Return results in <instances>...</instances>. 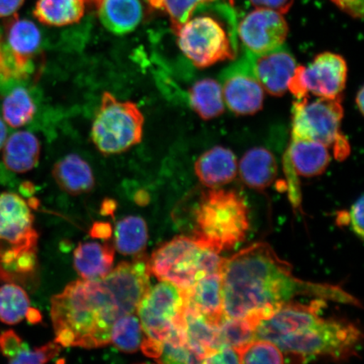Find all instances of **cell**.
<instances>
[{"label":"cell","mask_w":364,"mask_h":364,"mask_svg":"<svg viewBox=\"0 0 364 364\" xmlns=\"http://www.w3.org/2000/svg\"><path fill=\"white\" fill-rule=\"evenodd\" d=\"M221 277L225 316L245 318L256 327L299 296L360 306L356 298L338 286L296 277L290 264L267 243L253 244L224 259Z\"/></svg>","instance_id":"obj_1"},{"label":"cell","mask_w":364,"mask_h":364,"mask_svg":"<svg viewBox=\"0 0 364 364\" xmlns=\"http://www.w3.org/2000/svg\"><path fill=\"white\" fill-rule=\"evenodd\" d=\"M121 317L110 291L99 280H77L51 299L55 341L62 347L98 348L111 343L113 323Z\"/></svg>","instance_id":"obj_2"},{"label":"cell","mask_w":364,"mask_h":364,"mask_svg":"<svg viewBox=\"0 0 364 364\" xmlns=\"http://www.w3.org/2000/svg\"><path fill=\"white\" fill-rule=\"evenodd\" d=\"M192 238L218 254L247 237L250 222L245 199L235 191L212 188L195 210Z\"/></svg>","instance_id":"obj_3"},{"label":"cell","mask_w":364,"mask_h":364,"mask_svg":"<svg viewBox=\"0 0 364 364\" xmlns=\"http://www.w3.org/2000/svg\"><path fill=\"white\" fill-rule=\"evenodd\" d=\"M361 340V331L353 323L321 317L306 330L285 336L274 344L299 362L321 358L338 361L356 356Z\"/></svg>","instance_id":"obj_4"},{"label":"cell","mask_w":364,"mask_h":364,"mask_svg":"<svg viewBox=\"0 0 364 364\" xmlns=\"http://www.w3.org/2000/svg\"><path fill=\"white\" fill-rule=\"evenodd\" d=\"M223 262L218 253L192 237L177 236L154 250L149 267L159 281L169 282L184 292L202 277L221 272Z\"/></svg>","instance_id":"obj_5"},{"label":"cell","mask_w":364,"mask_h":364,"mask_svg":"<svg viewBox=\"0 0 364 364\" xmlns=\"http://www.w3.org/2000/svg\"><path fill=\"white\" fill-rule=\"evenodd\" d=\"M144 117L134 102L104 92L91 127V140L104 156L124 153L141 143Z\"/></svg>","instance_id":"obj_6"},{"label":"cell","mask_w":364,"mask_h":364,"mask_svg":"<svg viewBox=\"0 0 364 364\" xmlns=\"http://www.w3.org/2000/svg\"><path fill=\"white\" fill-rule=\"evenodd\" d=\"M175 33L181 51L196 67H210L235 58V36L212 16L191 17Z\"/></svg>","instance_id":"obj_7"},{"label":"cell","mask_w":364,"mask_h":364,"mask_svg":"<svg viewBox=\"0 0 364 364\" xmlns=\"http://www.w3.org/2000/svg\"><path fill=\"white\" fill-rule=\"evenodd\" d=\"M343 107L340 99L318 97L297 100L293 107L292 134L311 139L332 148L336 159L348 156V141L341 134Z\"/></svg>","instance_id":"obj_8"},{"label":"cell","mask_w":364,"mask_h":364,"mask_svg":"<svg viewBox=\"0 0 364 364\" xmlns=\"http://www.w3.org/2000/svg\"><path fill=\"white\" fill-rule=\"evenodd\" d=\"M183 294L169 282L150 287L136 309L145 338L164 343L182 321Z\"/></svg>","instance_id":"obj_9"},{"label":"cell","mask_w":364,"mask_h":364,"mask_svg":"<svg viewBox=\"0 0 364 364\" xmlns=\"http://www.w3.org/2000/svg\"><path fill=\"white\" fill-rule=\"evenodd\" d=\"M348 66L344 58L333 53H323L306 67L297 66L289 90L297 100L309 93L322 98H338L345 89Z\"/></svg>","instance_id":"obj_10"},{"label":"cell","mask_w":364,"mask_h":364,"mask_svg":"<svg viewBox=\"0 0 364 364\" xmlns=\"http://www.w3.org/2000/svg\"><path fill=\"white\" fill-rule=\"evenodd\" d=\"M149 258L144 255L124 262L102 279L112 293L121 316L135 314L139 304L150 289Z\"/></svg>","instance_id":"obj_11"},{"label":"cell","mask_w":364,"mask_h":364,"mask_svg":"<svg viewBox=\"0 0 364 364\" xmlns=\"http://www.w3.org/2000/svg\"><path fill=\"white\" fill-rule=\"evenodd\" d=\"M220 80L223 98L232 112L237 115H252L261 110L263 89L247 56L223 70Z\"/></svg>","instance_id":"obj_12"},{"label":"cell","mask_w":364,"mask_h":364,"mask_svg":"<svg viewBox=\"0 0 364 364\" xmlns=\"http://www.w3.org/2000/svg\"><path fill=\"white\" fill-rule=\"evenodd\" d=\"M289 26L283 14L257 8L248 14L238 26L239 38L245 52L262 54L284 45Z\"/></svg>","instance_id":"obj_13"},{"label":"cell","mask_w":364,"mask_h":364,"mask_svg":"<svg viewBox=\"0 0 364 364\" xmlns=\"http://www.w3.org/2000/svg\"><path fill=\"white\" fill-rule=\"evenodd\" d=\"M324 300L317 299L309 304L293 301L285 303L270 317L258 323L256 340H267L274 343L285 336L308 328L320 320Z\"/></svg>","instance_id":"obj_14"},{"label":"cell","mask_w":364,"mask_h":364,"mask_svg":"<svg viewBox=\"0 0 364 364\" xmlns=\"http://www.w3.org/2000/svg\"><path fill=\"white\" fill-rule=\"evenodd\" d=\"M284 161L289 194L294 196L300 192L297 176L314 177L321 175L329 166L331 154L326 145L292 134Z\"/></svg>","instance_id":"obj_15"},{"label":"cell","mask_w":364,"mask_h":364,"mask_svg":"<svg viewBox=\"0 0 364 364\" xmlns=\"http://www.w3.org/2000/svg\"><path fill=\"white\" fill-rule=\"evenodd\" d=\"M28 204L15 193L0 194V240L12 247L36 249L38 235Z\"/></svg>","instance_id":"obj_16"},{"label":"cell","mask_w":364,"mask_h":364,"mask_svg":"<svg viewBox=\"0 0 364 364\" xmlns=\"http://www.w3.org/2000/svg\"><path fill=\"white\" fill-rule=\"evenodd\" d=\"M245 55L248 58L254 75L263 90L275 97L286 93L297 63L284 45L265 53L245 52Z\"/></svg>","instance_id":"obj_17"},{"label":"cell","mask_w":364,"mask_h":364,"mask_svg":"<svg viewBox=\"0 0 364 364\" xmlns=\"http://www.w3.org/2000/svg\"><path fill=\"white\" fill-rule=\"evenodd\" d=\"M7 48L17 75L27 71L31 57L38 52L42 35L33 21L11 16L6 23Z\"/></svg>","instance_id":"obj_18"},{"label":"cell","mask_w":364,"mask_h":364,"mask_svg":"<svg viewBox=\"0 0 364 364\" xmlns=\"http://www.w3.org/2000/svg\"><path fill=\"white\" fill-rule=\"evenodd\" d=\"M182 324L186 344L203 359V363L205 359L224 346L218 326L186 303L182 313Z\"/></svg>","instance_id":"obj_19"},{"label":"cell","mask_w":364,"mask_h":364,"mask_svg":"<svg viewBox=\"0 0 364 364\" xmlns=\"http://www.w3.org/2000/svg\"><path fill=\"white\" fill-rule=\"evenodd\" d=\"M182 294L185 303L201 313L213 324L218 326L224 320L221 272L202 277L192 288Z\"/></svg>","instance_id":"obj_20"},{"label":"cell","mask_w":364,"mask_h":364,"mask_svg":"<svg viewBox=\"0 0 364 364\" xmlns=\"http://www.w3.org/2000/svg\"><path fill=\"white\" fill-rule=\"evenodd\" d=\"M237 161L230 149L217 146L203 153L195 163L196 175L204 186L218 188L235 179Z\"/></svg>","instance_id":"obj_21"},{"label":"cell","mask_w":364,"mask_h":364,"mask_svg":"<svg viewBox=\"0 0 364 364\" xmlns=\"http://www.w3.org/2000/svg\"><path fill=\"white\" fill-rule=\"evenodd\" d=\"M97 6L100 21L114 34L132 33L143 19L140 0H101Z\"/></svg>","instance_id":"obj_22"},{"label":"cell","mask_w":364,"mask_h":364,"mask_svg":"<svg viewBox=\"0 0 364 364\" xmlns=\"http://www.w3.org/2000/svg\"><path fill=\"white\" fill-rule=\"evenodd\" d=\"M53 176L63 191L72 196L88 193L95 186V177L89 164L78 154H70L53 166Z\"/></svg>","instance_id":"obj_23"},{"label":"cell","mask_w":364,"mask_h":364,"mask_svg":"<svg viewBox=\"0 0 364 364\" xmlns=\"http://www.w3.org/2000/svg\"><path fill=\"white\" fill-rule=\"evenodd\" d=\"M114 257L115 248L112 245L86 242L75 249L74 265L82 279L99 280L112 271Z\"/></svg>","instance_id":"obj_24"},{"label":"cell","mask_w":364,"mask_h":364,"mask_svg":"<svg viewBox=\"0 0 364 364\" xmlns=\"http://www.w3.org/2000/svg\"><path fill=\"white\" fill-rule=\"evenodd\" d=\"M3 161L7 169L16 173L30 171L38 166L41 145L38 138L30 132L13 134L4 145Z\"/></svg>","instance_id":"obj_25"},{"label":"cell","mask_w":364,"mask_h":364,"mask_svg":"<svg viewBox=\"0 0 364 364\" xmlns=\"http://www.w3.org/2000/svg\"><path fill=\"white\" fill-rule=\"evenodd\" d=\"M239 171L241 179L249 188L258 191L266 189L277 176L276 159L267 149L254 148L241 159Z\"/></svg>","instance_id":"obj_26"},{"label":"cell","mask_w":364,"mask_h":364,"mask_svg":"<svg viewBox=\"0 0 364 364\" xmlns=\"http://www.w3.org/2000/svg\"><path fill=\"white\" fill-rule=\"evenodd\" d=\"M85 0H38L33 15L48 26L62 27L78 23L85 15Z\"/></svg>","instance_id":"obj_27"},{"label":"cell","mask_w":364,"mask_h":364,"mask_svg":"<svg viewBox=\"0 0 364 364\" xmlns=\"http://www.w3.org/2000/svg\"><path fill=\"white\" fill-rule=\"evenodd\" d=\"M189 102L194 112L204 120L220 116L225 107L220 85L212 79L196 82L189 90Z\"/></svg>","instance_id":"obj_28"},{"label":"cell","mask_w":364,"mask_h":364,"mask_svg":"<svg viewBox=\"0 0 364 364\" xmlns=\"http://www.w3.org/2000/svg\"><path fill=\"white\" fill-rule=\"evenodd\" d=\"M148 238V227L143 218L126 217L116 225L115 249L124 256L142 255Z\"/></svg>","instance_id":"obj_29"},{"label":"cell","mask_w":364,"mask_h":364,"mask_svg":"<svg viewBox=\"0 0 364 364\" xmlns=\"http://www.w3.org/2000/svg\"><path fill=\"white\" fill-rule=\"evenodd\" d=\"M144 333L138 316L135 314L122 316L113 323L111 343L126 353L138 352L143 343Z\"/></svg>","instance_id":"obj_30"},{"label":"cell","mask_w":364,"mask_h":364,"mask_svg":"<svg viewBox=\"0 0 364 364\" xmlns=\"http://www.w3.org/2000/svg\"><path fill=\"white\" fill-rule=\"evenodd\" d=\"M33 98L26 89L19 87L12 90L3 102V118L6 124L18 129L28 124L36 113Z\"/></svg>","instance_id":"obj_31"},{"label":"cell","mask_w":364,"mask_h":364,"mask_svg":"<svg viewBox=\"0 0 364 364\" xmlns=\"http://www.w3.org/2000/svg\"><path fill=\"white\" fill-rule=\"evenodd\" d=\"M30 308L28 295L21 287L9 284L0 288V321L16 325L26 316Z\"/></svg>","instance_id":"obj_32"},{"label":"cell","mask_w":364,"mask_h":364,"mask_svg":"<svg viewBox=\"0 0 364 364\" xmlns=\"http://www.w3.org/2000/svg\"><path fill=\"white\" fill-rule=\"evenodd\" d=\"M218 331L222 344L237 350L256 340V326L245 318L225 317Z\"/></svg>","instance_id":"obj_33"},{"label":"cell","mask_w":364,"mask_h":364,"mask_svg":"<svg viewBox=\"0 0 364 364\" xmlns=\"http://www.w3.org/2000/svg\"><path fill=\"white\" fill-rule=\"evenodd\" d=\"M212 1L215 0H148L154 10L167 14L174 33L193 16L200 4ZM229 1L233 4V0Z\"/></svg>","instance_id":"obj_34"},{"label":"cell","mask_w":364,"mask_h":364,"mask_svg":"<svg viewBox=\"0 0 364 364\" xmlns=\"http://www.w3.org/2000/svg\"><path fill=\"white\" fill-rule=\"evenodd\" d=\"M240 363H283L284 355L270 341L255 340L239 350Z\"/></svg>","instance_id":"obj_35"},{"label":"cell","mask_w":364,"mask_h":364,"mask_svg":"<svg viewBox=\"0 0 364 364\" xmlns=\"http://www.w3.org/2000/svg\"><path fill=\"white\" fill-rule=\"evenodd\" d=\"M156 361L161 363H203V359L193 352L182 338L164 341L161 356Z\"/></svg>","instance_id":"obj_36"},{"label":"cell","mask_w":364,"mask_h":364,"mask_svg":"<svg viewBox=\"0 0 364 364\" xmlns=\"http://www.w3.org/2000/svg\"><path fill=\"white\" fill-rule=\"evenodd\" d=\"M62 346L56 343H49L43 347L31 349L28 345L23 343L19 352L11 359V363L41 364L52 360L61 351Z\"/></svg>","instance_id":"obj_37"},{"label":"cell","mask_w":364,"mask_h":364,"mask_svg":"<svg viewBox=\"0 0 364 364\" xmlns=\"http://www.w3.org/2000/svg\"><path fill=\"white\" fill-rule=\"evenodd\" d=\"M338 224L339 225L351 226L354 233L359 238H363V197L357 200L348 213L341 212L338 216Z\"/></svg>","instance_id":"obj_38"},{"label":"cell","mask_w":364,"mask_h":364,"mask_svg":"<svg viewBox=\"0 0 364 364\" xmlns=\"http://www.w3.org/2000/svg\"><path fill=\"white\" fill-rule=\"evenodd\" d=\"M23 341L14 331H7L0 335V352L9 361L16 356L21 348Z\"/></svg>","instance_id":"obj_39"},{"label":"cell","mask_w":364,"mask_h":364,"mask_svg":"<svg viewBox=\"0 0 364 364\" xmlns=\"http://www.w3.org/2000/svg\"><path fill=\"white\" fill-rule=\"evenodd\" d=\"M203 363H240L239 350L229 346H223L205 359Z\"/></svg>","instance_id":"obj_40"},{"label":"cell","mask_w":364,"mask_h":364,"mask_svg":"<svg viewBox=\"0 0 364 364\" xmlns=\"http://www.w3.org/2000/svg\"><path fill=\"white\" fill-rule=\"evenodd\" d=\"M257 8L269 9L281 14H286L292 7L294 0H250Z\"/></svg>","instance_id":"obj_41"},{"label":"cell","mask_w":364,"mask_h":364,"mask_svg":"<svg viewBox=\"0 0 364 364\" xmlns=\"http://www.w3.org/2000/svg\"><path fill=\"white\" fill-rule=\"evenodd\" d=\"M341 11L354 18H363V0H331Z\"/></svg>","instance_id":"obj_42"},{"label":"cell","mask_w":364,"mask_h":364,"mask_svg":"<svg viewBox=\"0 0 364 364\" xmlns=\"http://www.w3.org/2000/svg\"><path fill=\"white\" fill-rule=\"evenodd\" d=\"M24 2L25 0H0V18L15 15Z\"/></svg>","instance_id":"obj_43"},{"label":"cell","mask_w":364,"mask_h":364,"mask_svg":"<svg viewBox=\"0 0 364 364\" xmlns=\"http://www.w3.org/2000/svg\"><path fill=\"white\" fill-rule=\"evenodd\" d=\"M112 233V227L106 223H97L91 229L90 234L92 237L107 240L111 237Z\"/></svg>","instance_id":"obj_44"},{"label":"cell","mask_w":364,"mask_h":364,"mask_svg":"<svg viewBox=\"0 0 364 364\" xmlns=\"http://www.w3.org/2000/svg\"><path fill=\"white\" fill-rule=\"evenodd\" d=\"M8 130L4 122L0 118V149H2L6 142Z\"/></svg>","instance_id":"obj_45"},{"label":"cell","mask_w":364,"mask_h":364,"mask_svg":"<svg viewBox=\"0 0 364 364\" xmlns=\"http://www.w3.org/2000/svg\"><path fill=\"white\" fill-rule=\"evenodd\" d=\"M26 318L28 320L30 323H33V324H36V323H38L41 321V314L39 311H36V309H29L28 312L26 314Z\"/></svg>","instance_id":"obj_46"},{"label":"cell","mask_w":364,"mask_h":364,"mask_svg":"<svg viewBox=\"0 0 364 364\" xmlns=\"http://www.w3.org/2000/svg\"><path fill=\"white\" fill-rule=\"evenodd\" d=\"M363 88L361 87L357 94L356 103L359 111H360L362 114L363 113Z\"/></svg>","instance_id":"obj_47"}]
</instances>
